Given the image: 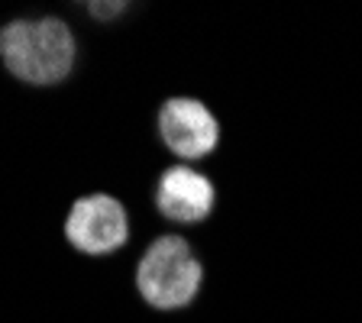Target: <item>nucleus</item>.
Segmentation results:
<instances>
[{
	"label": "nucleus",
	"instance_id": "f257e3e1",
	"mask_svg": "<svg viewBox=\"0 0 362 323\" xmlns=\"http://www.w3.org/2000/svg\"><path fill=\"white\" fill-rule=\"evenodd\" d=\"M75 36L59 16L13 20L0 30V59L23 84L52 88L75 68Z\"/></svg>",
	"mask_w": 362,
	"mask_h": 323
},
{
	"label": "nucleus",
	"instance_id": "f03ea898",
	"mask_svg": "<svg viewBox=\"0 0 362 323\" xmlns=\"http://www.w3.org/2000/svg\"><path fill=\"white\" fill-rule=\"evenodd\" d=\"M204 288V262L185 236L162 233L146 246L136 265V291L152 310L175 314L197 301Z\"/></svg>",
	"mask_w": 362,
	"mask_h": 323
},
{
	"label": "nucleus",
	"instance_id": "7ed1b4c3",
	"mask_svg": "<svg viewBox=\"0 0 362 323\" xmlns=\"http://www.w3.org/2000/svg\"><path fill=\"white\" fill-rule=\"evenodd\" d=\"M156 129L181 165L204 162L220 146V120L197 98H168L156 113Z\"/></svg>",
	"mask_w": 362,
	"mask_h": 323
},
{
	"label": "nucleus",
	"instance_id": "20e7f679",
	"mask_svg": "<svg viewBox=\"0 0 362 323\" xmlns=\"http://www.w3.org/2000/svg\"><path fill=\"white\" fill-rule=\"evenodd\" d=\"M65 236L84 256H110L129 242V213L113 194H84L68 211Z\"/></svg>",
	"mask_w": 362,
	"mask_h": 323
},
{
	"label": "nucleus",
	"instance_id": "39448f33",
	"mask_svg": "<svg viewBox=\"0 0 362 323\" xmlns=\"http://www.w3.org/2000/svg\"><path fill=\"white\" fill-rule=\"evenodd\" d=\"M217 188L194 165H168L156 181V211L162 220L178 226H194L214 213Z\"/></svg>",
	"mask_w": 362,
	"mask_h": 323
},
{
	"label": "nucleus",
	"instance_id": "423d86ee",
	"mask_svg": "<svg viewBox=\"0 0 362 323\" xmlns=\"http://www.w3.org/2000/svg\"><path fill=\"white\" fill-rule=\"evenodd\" d=\"M90 16H98V20H110V16H120L127 10V4H88Z\"/></svg>",
	"mask_w": 362,
	"mask_h": 323
}]
</instances>
